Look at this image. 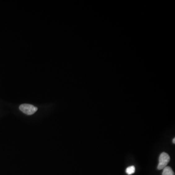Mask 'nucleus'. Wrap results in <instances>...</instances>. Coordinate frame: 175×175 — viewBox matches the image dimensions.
Segmentation results:
<instances>
[{"mask_svg": "<svg viewBox=\"0 0 175 175\" xmlns=\"http://www.w3.org/2000/svg\"><path fill=\"white\" fill-rule=\"evenodd\" d=\"M170 160L169 155L165 152L162 153L159 157V163L157 167L158 170H162L167 166Z\"/></svg>", "mask_w": 175, "mask_h": 175, "instance_id": "nucleus-1", "label": "nucleus"}, {"mask_svg": "<svg viewBox=\"0 0 175 175\" xmlns=\"http://www.w3.org/2000/svg\"><path fill=\"white\" fill-rule=\"evenodd\" d=\"M20 110L27 115H32L37 111V108L33 105L24 104L20 106Z\"/></svg>", "mask_w": 175, "mask_h": 175, "instance_id": "nucleus-2", "label": "nucleus"}, {"mask_svg": "<svg viewBox=\"0 0 175 175\" xmlns=\"http://www.w3.org/2000/svg\"><path fill=\"white\" fill-rule=\"evenodd\" d=\"M163 169L162 175H175L173 170L169 166H166Z\"/></svg>", "mask_w": 175, "mask_h": 175, "instance_id": "nucleus-3", "label": "nucleus"}, {"mask_svg": "<svg viewBox=\"0 0 175 175\" xmlns=\"http://www.w3.org/2000/svg\"><path fill=\"white\" fill-rule=\"evenodd\" d=\"M125 172L128 175H130L134 174L135 172V167L134 166H129L126 169Z\"/></svg>", "mask_w": 175, "mask_h": 175, "instance_id": "nucleus-4", "label": "nucleus"}, {"mask_svg": "<svg viewBox=\"0 0 175 175\" xmlns=\"http://www.w3.org/2000/svg\"><path fill=\"white\" fill-rule=\"evenodd\" d=\"M175 138H174V139H173V143H175Z\"/></svg>", "mask_w": 175, "mask_h": 175, "instance_id": "nucleus-5", "label": "nucleus"}]
</instances>
